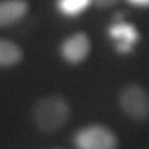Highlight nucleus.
Returning <instances> with one entry per match:
<instances>
[{
    "label": "nucleus",
    "mask_w": 149,
    "mask_h": 149,
    "mask_svg": "<svg viewBox=\"0 0 149 149\" xmlns=\"http://www.w3.org/2000/svg\"><path fill=\"white\" fill-rule=\"evenodd\" d=\"M119 0H93V4L98 7V8H109L113 7Z\"/></svg>",
    "instance_id": "1a4fd4ad"
},
{
    "label": "nucleus",
    "mask_w": 149,
    "mask_h": 149,
    "mask_svg": "<svg viewBox=\"0 0 149 149\" xmlns=\"http://www.w3.org/2000/svg\"><path fill=\"white\" fill-rule=\"evenodd\" d=\"M24 58L22 48L10 39H0V68L15 66Z\"/></svg>",
    "instance_id": "0eeeda50"
},
{
    "label": "nucleus",
    "mask_w": 149,
    "mask_h": 149,
    "mask_svg": "<svg viewBox=\"0 0 149 149\" xmlns=\"http://www.w3.org/2000/svg\"><path fill=\"white\" fill-rule=\"evenodd\" d=\"M91 51V40L84 32H76L61 43L59 54L69 65H79L84 61Z\"/></svg>",
    "instance_id": "39448f33"
},
{
    "label": "nucleus",
    "mask_w": 149,
    "mask_h": 149,
    "mask_svg": "<svg viewBox=\"0 0 149 149\" xmlns=\"http://www.w3.org/2000/svg\"><path fill=\"white\" fill-rule=\"evenodd\" d=\"M72 142L76 149H117L119 146V139L113 130L98 123L79 128Z\"/></svg>",
    "instance_id": "f03ea898"
},
{
    "label": "nucleus",
    "mask_w": 149,
    "mask_h": 149,
    "mask_svg": "<svg viewBox=\"0 0 149 149\" xmlns=\"http://www.w3.org/2000/svg\"><path fill=\"white\" fill-rule=\"evenodd\" d=\"M119 107L134 122L149 119V93L138 83H128L120 90Z\"/></svg>",
    "instance_id": "7ed1b4c3"
},
{
    "label": "nucleus",
    "mask_w": 149,
    "mask_h": 149,
    "mask_svg": "<svg viewBox=\"0 0 149 149\" xmlns=\"http://www.w3.org/2000/svg\"><path fill=\"white\" fill-rule=\"evenodd\" d=\"M93 4V0H55V8L61 15L73 18L81 15Z\"/></svg>",
    "instance_id": "6e6552de"
},
{
    "label": "nucleus",
    "mask_w": 149,
    "mask_h": 149,
    "mask_svg": "<svg viewBox=\"0 0 149 149\" xmlns=\"http://www.w3.org/2000/svg\"><path fill=\"white\" fill-rule=\"evenodd\" d=\"M28 10L26 0H0V28L18 24L25 18Z\"/></svg>",
    "instance_id": "423d86ee"
},
{
    "label": "nucleus",
    "mask_w": 149,
    "mask_h": 149,
    "mask_svg": "<svg viewBox=\"0 0 149 149\" xmlns=\"http://www.w3.org/2000/svg\"><path fill=\"white\" fill-rule=\"evenodd\" d=\"M32 116L35 126L42 133L51 134L62 128L69 120L70 107L64 95L48 94L35 102Z\"/></svg>",
    "instance_id": "f257e3e1"
},
{
    "label": "nucleus",
    "mask_w": 149,
    "mask_h": 149,
    "mask_svg": "<svg viewBox=\"0 0 149 149\" xmlns=\"http://www.w3.org/2000/svg\"><path fill=\"white\" fill-rule=\"evenodd\" d=\"M108 36L115 44L116 53L120 55H128L133 53L134 46L141 37L138 29L124 19H115V22L108 28Z\"/></svg>",
    "instance_id": "20e7f679"
},
{
    "label": "nucleus",
    "mask_w": 149,
    "mask_h": 149,
    "mask_svg": "<svg viewBox=\"0 0 149 149\" xmlns=\"http://www.w3.org/2000/svg\"><path fill=\"white\" fill-rule=\"evenodd\" d=\"M133 7H139V8H149V0H126Z\"/></svg>",
    "instance_id": "9d476101"
}]
</instances>
